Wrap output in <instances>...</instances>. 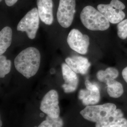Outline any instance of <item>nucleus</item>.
Returning <instances> with one entry per match:
<instances>
[{
    "label": "nucleus",
    "instance_id": "1",
    "mask_svg": "<svg viewBox=\"0 0 127 127\" xmlns=\"http://www.w3.org/2000/svg\"><path fill=\"white\" fill-rule=\"evenodd\" d=\"M41 54L34 47H28L21 51L14 60L16 70L29 79L35 75L40 65Z\"/></svg>",
    "mask_w": 127,
    "mask_h": 127
},
{
    "label": "nucleus",
    "instance_id": "2",
    "mask_svg": "<svg viewBox=\"0 0 127 127\" xmlns=\"http://www.w3.org/2000/svg\"><path fill=\"white\" fill-rule=\"evenodd\" d=\"M82 24L91 31H105L110 27V22L98 9L91 6L85 7L80 14Z\"/></svg>",
    "mask_w": 127,
    "mask_h": 127
},
{
    "label": "nucleus",
    "instance_id": "3",
    "mask_svg": "<svg viewBox=\"0 0 127 127\" xmlns=\"http://www.w3.org/2000/svg\"><path fill=\"white\" fill-rule=\"evenodd\" d=\"M116 109L115 104L109 103L100 105H88L82 110L80 114L87 121L99 123L108 118Z\"/></svg>",
    "mask_w": 127,
    "mask_h": 127
},
{
    "label": "nucleus",
    "instance_id": "4",
    "mask_svg": "<svg viewBox=\"0 0 127 127\" xmlns=\"http://www.w3.org/2000/svg\"><path fill=\"white\" fill-rule=\"evenodd\" d=\"M39 18L38 9H32L19 21L17 30L26 32L29 39H34L39 27Z\"/></svg>",
    "mask_w": 127,
    "mask_h": 127
},
{
    "label": "nucleus",
    "instance_id": "5",
    "mask_svg": "<svg viewBox=\"0 0 127 127\" xmlns=\"http://www.w3.org/2000/svg\"><path fill=\"white\" fill-rule=\"evenodd\" d=\"M75 0H60L57 19L61 27L66 28L73 23L75 12Z\"/></svg>",
    "mask_w": 127,
    "mask_h": 127
},
{
    "label": "nucleus",
    "instance_id": "6",
    "mask_svg": "<svg viewBox=\"0 0 127 127\" xmlns=\"http://www.w3.org/2000/svg\"><path fill=\"white\" fill-rule=\"evenodd\" d=\"M40 108L42 112L50 117H59L60 108L58 92L54 90L48 92L41 101Z\"/></svg>",
    "mask_w": 127,
    "mask_h": 127
},
{
    "label": "nucleus",
    "instance_id": "7",
    "mask_svg": "<svg viewBox=\"0 0 127 127\" xmlns=\"http://www.w3.org/2000/svg\"><path fill=\"white\" fill-rule=\"evenodd\" d=\"M67 42L71 49L79 54L85 55L90 45V38L79 30L73 29L68 34Z\"/></svg>",
    "mask_w": 127,
    "mask_h": 127
},
{
    "label": "nucleus",
    "instance_id": "8",
    "mask_svg": "<svg viewBox=\"0 0 127 127\" xmlns=\"http://www.w3.org/2000/svg\"><path fill=\"white\" fill-rule=\"evenodd\" d=\"M86 89H82L79 92L78 98L84 105H92L97 104L100 99L99 89L98 86L91 83L88 79L85 82Z\"/></svg>",
    "mask_w": 127,
    "mask_h": 127
},
{
    "label": "nucleus",
    "instance_id": "9",
    "mask_svg": "<svg viewBox=\"0 0 127 127\" xmlns=\"http://www.w3.org/2000/svg\"><path fill=\"white\" fill-rule=\"evenodd\" d=\"M62 72L64 83L62 86L66 93H72L76 90L79 78L77 74L70 68L66 63H63L61 66Z\"/></svg>",
    "mask_w": 127,
    "mask_h": 127
},
{
    "label": "nucleus",
    "instance_id": "10",
    "mask_svg": "<svg viewBox=\"0 0 127 127\" xmlns=\"http://www.w3.org/2000/svg\"><path fill=\"white\" fill-rule=\"evenodd\" d=\"M97 9L112 24H118L125 17V14L123 10L115 8L110 3L100 4L97 6Z\"/></svg>",
    "mask_w": 127,
    "mask_h": 127
},
{
    "label": "nucleus",
    "instance_id": "11",
    "mask_svg": "<svg viewBox=\"0 0 127 127\" xmlns=\"http://www.w3.org/2000/svg\"><path fill=\"white\" fill-rule=\"evenodd\" d=\"M37 5L41 21L47 25H51L54 20L52 0H37Z\"/></svg>",
    "mask_w": 127,
    "mask_h": 127
},
{
    "label": "nucleus",
    "instance_id": "12",
    "mask_svg": "<svg viewBox=\"0 0 127 127\" xmlns=\"http://www.w3.org/2000/svg\"><path fill=\"white\" fill-rule=\"evenodd\" d=\"M123 115L121 109H116L105 120L95 123V127H127V120Z\"/></svg>",
    "mask_w": 127,
    "mask_h": 127
},
{
    "label": "nucleus",
    "instance_id": "13",
    "mask_svg": "<svg viewBox=\"0 0 127 127\" xmlns=\"http://www.w3.org/2000/svg\"><path fill=\"white\" fill-rule=\"evenodd\" d=\"M65 61L68 66L76 73L82 75L88 73L91 66V63L86 58L82 56H73L68 57Z\"/></svg>",
    "mask_w": 127,
    "mask_h": 127
},
{
    "label": "nucleus",
    "instance_id": "14",
    "mask_svg": "<svg viewBox=\"0 0 127 127\" xmlns=\"http://www.w3.org/2000/svg\"><path fill=\"white\" fill-rule=\"evenodd\" d=\"M12 30L10 27H4L0 32V54H4L12 41Z\"/></svg>",
    "mask_w": 127,
    "mask_h": 127
},
{
    "label": "nucleus",
    "instance_id": "15",
    "mask_svg": "<svg viewBox=\"0 0 127 127\" xmlns=\"http://www.w3.org/2000/svg\"><path fill=\"white\" fill-rule=\"evenodd\" d=\"M107 86V92L109 96L113 98H118L122 96L124 92L123 85L121 83L111 79L105 83Z\"/></svg>",
    "mask_w": 127,
    "mask_h": 127
},
{
    "label": "nucleus",
    "instance_id": "16",
    "mask_svg": "<svg viewBox=\"0 0 127 127\" xmlns=\"http://www.w3.org/2000/svg\"><path fill=\"white\" fill-rule=\"evenodd\" d=\"M118 75V70L113 67H109L105 70H99L96 73V77L98 81L104 83L110 79H116Z\"/></svg>",
    "mask_w": 127,
    "mask_h": 127
},
{
    "label": "nucleus",
    "instance_id": "17",
    "mask_svg": "<svg viewBox=\"0 0 127 127\" xmlns=\"http://www.w3.org/2000/svg\"><path fill=\"white\" fill-rule=\"evenodd\" d=\"M63 120L60 117L54 118L47 115L45 120L41 122L38 127H63Z\"/></svg>",
    "mask_w": 127,
    "mask_h": 127
},
{
    "label": "nucleus",
    "instance_id": "18",
    "mask_svg": "<svg viewBox=\"0 0 127 127\" xmlns=\"http://www.w3.org/2000/svg\"><path fill=\"white\" fill-rule=\"evenodd\" d=\"M11 62L3 55L0 56V77L4 78L10 71Z\"/></svg>",
    "mask_w": 127,
    "mask_h": 127
},
{
    "label": "nucleus",
    "instance_id": "19",
    "mask_svg": "<svg viewBox=\"0 0 127 127\" xmlns=\"http://www.w3.org/2000/svg\"><path fill=\"white\" fill-rule=\"evenodd\" d=\"M117 34L120 38L124 40L127 38V19L123 20L117 25Z\"/></svg>",
    "mask_w": 127,
    "mask_h": 127
},
{
    "label": "nucleus",
    "instance_id": "20",
    "mask_svg": "<svg viewBox=\"0 0 127 127\" xmlns=\"http://www.w3.org/2000/svg\"><path fill=\"white\" fill-rule=\"evenodd\" d=\"M110 3L115 8L120 10H123L125 8V5L119 0H112Z\"/></svg>",
    "mask_w": 127,
    "mask_h": 127
},
{
    "label": "nucleus",
    "instance_id": "21",
    "mask_svg": "<svg viewBox=\"0 0 127 127\" xmlns=\"http://www.w3.org/2000/svg\"><path fill=\"white\" fill-rule=\"evenodd\" d=\"M18 0H5V2L8 6L10 7L13 6L18 1Z\"/></svg>",
    "mask_w": 127,
    "mask_h": 127
},
{
    "label": "nucleus",
    "instance_id": "22",
    "mask_svg": "<svg viewBox=\"0 0 127 127\" xmlns=\"http://www.w3.org/2000/svg\"><path fill=\"white\" fill-rule=\"evenodd\" d=\"M122 75L124 81L127 83V66L123 69Z\"/></svg>",
    "mask_w": 127,
    "mask_h": 127
},
{
    "label": "nucleus",
    "instance_id": "23",
    "mask_svg": "<svg viewBox=\"0 0 127 127\" xmlns=\"http://www.w3.org/2000/svg\"><path fill=\"white\" fill-rule=\"evenodd\" d=\"M0 127H1V125H2V122H1V121L0 120Z\"/></svg>",
    "mask_w": 127,
    "mask_h": 127
},
{
    "label": "nucleus",
    "instance_id": "24",
    "mask_svg": "<svg viewBox=\"0 0 127 127\" xmlns=\"http://www.w3.org/2000/svg\"><path fill=\"white\" fill-rule=\"evenodd\" d=\"M0 1H2V0H0Z\"/></svg>",
    "mask_w": 127,
    "mask_h": 127
}]
</instances>
